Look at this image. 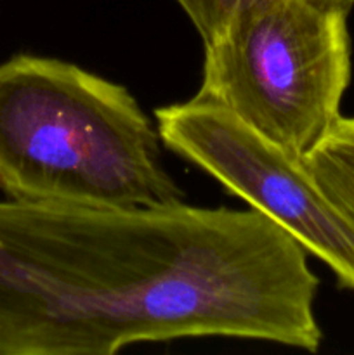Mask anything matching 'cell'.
Returning <instances> with one entry per match:
<instances>
[{"instance_id": "1", "label": "cell", "mask_w": 354, "mask_h": 355, "mask_svg": "<svg viewBox=\"0 0 354 355\" xmlns=\"http://www.w3.org/2000/svg\"><path fill=\"white\" fill-rule=\"evenodd\" d=\"M318 286L304 246L253 208L0 201V355L200 336L318 352Z\"/></svg>"}, {"instance_id": "2", "label": "cell", "mask_w": 354, "mask_h": 355, "mask_svg": "<svg viewBox=\"0 0 354 355\" xmlns=\"http://www.w3.org/2000/svg\"><path fill=\"white\" fill-rule=\"evenodd\" d=\"M127 87L45 55L0 62V191L87 208L169 207L186 194Z\"/></svg>"}, {"instance_id": "3", "label": "cell", "mask_w": 354, "mask_h": 355, "mask_svg": "<svg viewBox=\"0 0 354 355\" xmlns=\"http://www.w3.org/2000/svg\"><path fill=\"white\" fill-rule=\"evenodd\" d=\"M347 14L316 0H245L203 42L196 94L304 158L342 116Z\"/></svg>"}, {"instance_id": "4", "label": "cell", "mask_w": 354, "mask_h": 355, "mask_svg": "<svg viewBox=\"0 0 354 355\" xmlns=\"http://www.w3.org/2000/svg\"><path fill=\"white\" fill-rule=\"evenodd\" d=\"M163 146L297 239L354 291V220L316 182L302 156L221 104L194 96L156 107Z\"/></svg>"}, {"instance_id": "5", "label": "cell", "mask_w": 354, "mask_h": 355, "mask_svg": "<svg viewBox=\"0 0 354 355\" xmlns=\"http://www.w3.org/2000/svg\"><path fill=\"white\" fill-rule=\"evenodd\" d=\"M304 162L321 189L354 220V116H340Z\"/></svg>"}, {"instance_id": "6", "label": "cell", "mask_w": 354, "mask_h": 355, "mask_svg": "<svg viewBox=\"0 0 354 355\" xmlns=\"http://www.w3.org/2000/svg\"><path fill=\"white\" fill-rule=\"evenodd\" d=\"M196 28L201 40L207 42L217 33L236 7L245 0H174Z\"/></svg>"}, {"instance_id": "7", "label": "cell", "mask_w": 354, "mask_h": 355, "mask_svg": "<svg viewBox=\"0 0 354 355\" xmlns=\"http://www.w3.org/2000/svg\"><path fill=\"white\" fill-rule=\"evenodd\" d=\"M316 2L323 3V6L335 7V9L340 10H346V12H349L354 7V0H316Z\"/></svg>"}]
</instances>
